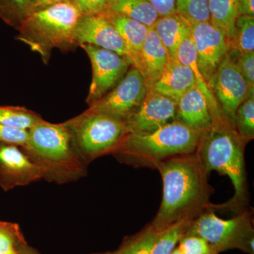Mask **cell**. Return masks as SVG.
<instances>
[{"instance_id": "6da1fadb", "label": "cell", "mask_w": 254, "mask_h": 254, "mask_svg": "<svg viewBox=\"0 0 254 254\" xmlns=\"http://www.w3.org/2000/svg\"><path fill=\"white\" fill-rule=\"evenodd\" d=\"M163 198L150 224L163 230L183 220H193L210 208L214 190L208 173L196 153L177 155L158 164Z\"/></svg>"}, {"instance_id": "7a4b0ae2", "label": "cell", "mask_w": 254, "mask_h": 254, "mask_svg": "<svg viewBox=\"0 0 254 254\" xmlns=\"http://www.w3.org/2000/svg\"><path fill=\"white\" fill-rule=\"evenodd\" d=\"M28 131V141L21 148L40 169L42 178L64 185L86 176L88 165L78 154L64 123L41 119Z\"/></svg>"}, {"instance_id": "3957f363", "label": "cell", "mask_w": 254, "mask_h": 254, "mask_svg": "<svg viewBox=\"0 0 254 254\" xmlns=\"http://www.w3.org/2000/svg\"><path fill=\"white\" fill-rule=\"evenodd\" d=\"M246 145L232 127H212L202 133L196 153L205 170L226 175L233 185L234 195L222 204L212 203L214 211L239 214L249 209L250 195L245 159Z\"/></svg>"}, {"instance_id": "277c9868", "label": "cell", "mask_w": 254, "mask_h": 254, "mask_svg": "<svg viewBox=\"0 0 254 254\" xmlns=\"http://www.w3.org/2000/svg\"><path fill=\"white\" fill-rule=\"evenodd\" d=\"M202 133L175 120L148 133L128 132L111 155L132 168L155 170L167 159L195 153Z\"/></svg>"}, {"instance_id": "5b68a950", "label": "cell", "mask_w": 254, "mask_h": 254, "mask_svg": "<svg viewBox=\"0 0 254 254\" xmlns=\"http://www.w3.org/2000/svg\"><path fill=\"white\" fill-rule=\"evenodd\" d=\"M81 16L71 1L37 9L21 21L17 39L41 55L47 63L55 48L66 50L77 46L75 30Z\"/></svg>"}, {"instance_id": "8992f818", "label": "cell", "mask_w": 254, "mask_h": 254, "mask_svg": "<svg viewBox=\"0 0 254 254\" xmlns=\"http://www.w3.org/2000/svg\"><path fill=\"white\" fill-rule=\"evenodd\" d=\"M78 154L86 165L111 155L128 133L125 122L88 109L65 122Z\"/></svg>"}, {"instance_id": "52a82bcc", "label": "cell", "mask_w": 254, "mask_h": 254, "mask_svg": "<svg viewBox=\"0 0 254 254\" xmlns=\"http://www.w3.org/2000/svg\"><path fill=\"white\" fill-rule=\"evenodd\" d=\"M185 235L202 237L219 254L238 250L254 254L253 211L249 208L225 220L209 208L190 222Z\"/></svg>"}, {"instance_id": "ba28073f", "label": "cell", "mask_w": 254, "mask_h": 254, "mask_svg": "<svg viewBox=\"0 0 254 254\" xmlns=\"http://www.w3.org/2000/svg\"><path fill=\"white\" fill-rule=\"evenodd\" d=\"M148 91L143 75L131 66L113 89L89 105L92 111L105 114L125 122L136 112Z\"/></svg>"}, {"instance_id": "9c48e42d", "label": "cell", "mask_w": 254, "mask_h": 254, "mask_svg": "<svg viewBox=\"0 0 254 254\" xmlns=\"http://www.w3.org/2000/svg\"><path fill=\"white\" fill-rule=\"evenodd\" d=\"M80 46L91 60L93 75L86 99L90 105L113 89L132 66L126 58L111 50L93 45Z\"/></svg>"}, {"instance_id": "30bf717a", "label": "cell", "mask_w": 254, "mask_h": 254, "mask_svg": "<svg viewBox=\"0 0 254 254\" xmlns=\"http://www.w3.org/2000/svg\"><path fill=\"white\" fill-rule=\"evenodd\" d=\"M209 86L222 111L235 128L237 108L250 93L254 91H251L230 53L220 64Z\"/></svg>"}, {"instance_id": "8fae6325", "label": "cell", "mask_w": 254, "mask_h": 254, "mask_svg": "<svg viewBox=\"0 0 254 254\" xmlns=\"http://www.w3.org/2000/svg\"><path fill=\"white\" fill-rule=\"evenodd\" d=\"M190 36L196 52L198 68L209 85L230 52V43L225 33L210 22L192 25Z\"/></svg>"}, {"instance_id": "7c38bea8", "label": "cell", "mask_w": 254, "mask_h": 254, "mask_svg": "<svg viewBox=\"0 0 254 254\" xmlns=\"http://www.w3.org/2000/svg\"><path fill=\"white\" fill-rule=\"evenodd\" d=\"M75 40L77 46L93 45L115 52L136 68V60L125 41L103 14L81 16L75 30Z\"/></svg>"}, {"instance_id": "4fadbf2b", "label": "cell", "mask_w": 254, "mask_h": 254, "mask_svg": "<svg viewBox=\"0 0 254 254\" xmlns=\"http://www.w3.org/2000/svg\"><path fill=\"white\" fill-rule=\"evenodd\" d=\"M177 103L148 89L144 99L126 121L128 132L148 133L176 120Z\"/></svg>"}, {"instance_id": "5bb4252c", "label": "cell", "mask_w": 254, "mask_h": 254, "mask_svg": "<svg viewBox=\"0 0 254 254\" xmlns=\"http://www.w3.org/2000/svg\"><path fill=\"white\" fill-rule=\"evenodd\" d=\"M40 169L21 147L0 142V187L5 191L41 180Z\"/></svg>"}, {"instance_id": "9a60e30c", "label": "cell", "mask_w": 254, "mask_h": 254, "mask_svg": "<svg viewBox=\"0 0 254 254\" xmlns=\"http://www.w3.org/2000/svg\"><path fill=\"white\" fill-rule=\"evenodd\" d=\"M175 60L189 66L193 71L195 81H196V87L202 92L208 103L212 120H213V127H219V128H224V127L234 128L225 114L222 111L221 108L219 106L211 88L200 72L198 63H197L196 52H195L194 44L192 41L191 36L185 38L179 46Z\"/></svg>"}, {"instance_id": "2e32d148", "label": "cell", "mask_w": 254, "mask_h": 254, "mask_svg": "<svg viewBox=\"0 0 254 254\" xmlns=\"http://www.w3.org/2000/svg\"><path fill=\"white\" fill-rule=\"evenodd\" d=\"M176 120L201 132L213 127L208 104L202 92L193 87L182 95L177 103Z\"/></svg>"}, {"instance_id": "e0dca14e", "label": "cell", "mask_w": 254, "mask_h": 254, "mask_svg": "<svg viewBox=\"0 0 254 254\" xmlns=\"http://www.w3.org/2000/svg\"><path fill=\"white\" fill-rule=\"evenodd\" d=\"M196 86L193 71L177 60H171L158 81L149 89L178 103L180 98Z\"/></svg>"}, {"instance_id": "ac0fdd59", "label": "cell", "mask_w": 254, "mask_h": 254, "mask_svg": "<svg viewBox=\"0 0 254 254\" xmlns=\"http://www.w3.org/2000/svg\"><path fill=\"white\" fill-rule=\"evenodd\" d=\"M170 61L168 50L150 28L140 55L141 73L148 89L162 76Z\"/></svg>"}, {"instance_id": "d6986e66", "label": "cell", "mask_w": 254, "mask_h": 254, "mask_svg": "<svg viewBox=\"0 0 254 254\" xmlns=\"http://www.w3.org/2000/svg\"><path fill=\"white\" fill-rule=\"evenodd\" d=\"M118 31L136 60V68L141 72L140 55L150 28L131 18L110 11L103 14Z\"/></svg>"}, {"instance_id": "ffe728a7", "label": "cell", "mask_w": 254, "mask_h": 254, "mask_svg": "<svg viewBox=\"0 0 254 254\" xmlns=\"http://www.w3.org/2000/svg\"><path fill=\"white\" fill-rule=\"evenodd\" d=\"M159 39L168 50L171 60L182 41L191 34V26L177 14L159 17L153 26Z\"/></svg>"}, {"instance_id": "44dd1931", "label": "cell", "mask_w": 254, "mask_h": 254, "mask_svg": "<svg viewBox=\"0 0 254 254\" xmlns=\"http://www.w3.org/2000/svg\"><path fill=\"white\" fill-rule=\"evenodd\" d=\"M210 22L225 33L229 43L235 34V24L240 16L239 0H208Z\"/></svg>"}, {"instance_id": "7402d4cb", "label": "cell", "mask_w": 254, "mask_h": 254, "mask_svg": "<svg viewBox=\"0 0 254 254\" xmlns=\"http://www.w3.org/2000/svg\"><path fill=\"white\" fill-rule=\"evenodd\" d=\"M108 11L153 28L159 16L148 0H110Z\"/></svg>"}, {"instance_id": "603a6c76", "label": "cell", "mask_w": 254, "mask_h": 254, "mask_svg": "<svg viewBox=\"0 0 254 254\" xmlns=\"http://www.w3.org/2000/svg\"><path fill=\"white\" fill-rule=\"evenodd\" d=\"M163 230H157L149 222L139 232L125 237L116 250L101 254H150L155 241Z\"/></svg>"}, {"instance_id": "cb8c5ba5", "label": "cell", "mask_w": 254, "mask_h": 254, "mask_svg": "<svg viewBox=\"0 0 254 254\" xmlns=\"http://www.w3.org/2000/svg\"><path fill=\"white\" fill-rule=\"evenodd\" d=\"M235 34L230 43L232 54L254 52V16L240 15L235 24Z\"/></svg>"}, {"instance_id": "d4e9b609", "label": "cell", "mask_w": 254, "mask_h": 254, "mask_svg": "<svg viewBox=\"0 0 254 254\" xmlns=\"http://www.w3.org/2000/svg\"><path fill=\"white\" fill-rule=\"evenodd\" d=\"M235 131L246 145L254 138V93L247 96L235 113Z\"/></svg>"}, {"instance_id": "484cf974", "label": "cell", "mask_w": 254, "mask_h": 254, "mask_svg": "<svg viewBox=\"0 0 254 254\" xmlns=\"http://www.w3.org/2000/svg\"><path fill=\"white\" fill-rule=\"evenodd\" d=\"M42 119L35 112L23 107L0 106V124L28 130Z\"/></svg>"}, {"instance_id": "4316f807", "label": "cell", "mask_w": 254, "mask_h": 254, "mask_svg": "<svg viewBox=\"0 0 254 254\" xmlns=\"http://www.w3.org/2000/svg\"><path fill=\"white\" fill-rule=\"evenodd\" d=\"M192 220H183L164 229L155 241L150 254H171Z\"/></svg>"}, {"instance_id": "83f0119b", "label": "cell", "mask_w": 254, "mask_h": 254, "mask_svg": "<svg viewBox=\"0 0 254 254\" xmlns=\"http://www.w3.org/2000/svg\"><path fill=\"white\" fill-rule=\"evenodd\" d=\"M176 14L190 26L210 22L208 0H175Z\"/></svg>"}, {"instance_id": "f1b7e54d", "label": "cell", "mask_w": 254, "mask_h": 254, "mask_svg": "<svg viewBox=\"0 0 254 254\" xmlns=\"http://www.w3.org/2000/svg\"><path fill=\"white\" fill-rule=\"evenodd\" d=\"M26 244L18 224L0 220V254H21Z\"/></svg>"}, {"instance_id": "f546056e", "label": "cell", "mask_w": 254, "mask_h": 254, "mask_svg": "<svg viewBox=\"0 0 254 254\" xmlns=\"http://www.w3.org/2000/svg\"><path fill=\"white\" fill-rule=\"evenodd\" d=\"M32 11L30 0H0V16L7 22H12V16L16 14L21 24L23 18Z\"/></svg>"}, {"instance_id": "4dcf8cb0", "label": "cell", "mask_w": 254, "mask_h": 254, "mask_svg": "<svg viewBox=\"0 0 254 254\" xmlns=\"http://www.w3.org/2000/svg\"><path fill=\"white\" fill-rule=\"evenodd\" d=\"M177 248L183 254H220L202 237L196 235H183Z\"/></svg>"}, {"instance_id": "1f68e13d", "label": "cell", "mask_w": 254, "mask_h": 254, "mask_svg": "<svg viewBox=\"0 0 254 254\" xmlns=\"http://www.w3.org/2000/svg\"><path fill=\"white\" fill-rule=\"evenodd\" d=\"M28 130L6 126L0 124V142L23 147L28 141Z\"/></svg>"}, {"instance_id": "d6a6232c", "label": "cell", "mask_w": 254, "mask_h": 254, "mask_svg": "<svg viewBox=\"0 0 254 254\" xmlns=\"http://www.w3.org/2000/svg\"><path fill=\"white\" fill-rule=\"evenodd\" d=\"M81 16H95L108 11L110 0H71Z\"/></svg>"}, {"instance_id": "836d02e7", "label": "cell", "mask_w": 254, "mask_h": 254, "mask_svg": "<svg viewBox=\"0 0 254 254\" xmlns=\"http://www.w3.org/2000/svg\"><path fill=\"white\" fill-rule=\"evenodd\" d=\"M232 55H237V59H234L237 67L248 83L251 91H254V52Z\"/></svg>"}, {"instance_id": "e575fe53", "label": "cell", "mask_w": 254, "mask_h": 254, "mask_svg": "<svg viewBox=\"0 0 254 254\" xmlns=\"http://www.w3.org/2000/svg\"><path fill=\"white\" fill-rule=\"evenodd\" d=\"M156 10L159 17L176 14L175 0H148Z\"/></svg>"}, {"instance_id": "d590c367", "label": "cell", "mask_w": 254, "mask_h": 254, "mask_svg": "<svg viewBox=\"0 0 254 254\" xmlns=\"http://www.w3.org/2000/svg\"><path fill=\"white\" fill-rule=\"evenodd\" d=\"M240 15L254 16V0H239Z\"/></svg>"}, {"instance_id": "8d00e7d4", "label": "cell", "mask_w": 254, "mask_h": 254, "mask_svg": "<svg viewBox=\"0 0 254 254\" xmlns=\"http://www.w3.org/2000/svg\"><path fill=\"white\" fill-rule=\"evenodd\" d=\"M65 1H71V0H33V9L36 7L41 9L51 5L65 2Z\"/></svg>"}, {"instance_id": "74e56055", "label": "cell", "mask_w": 254, "mask_h": 254, "mask_svg": "<svg viewBox=\"0 0 254 254\" xmlns=\"http://www.w3.org/2000/svg\"><path fill=\"white\" fill-rule=\"evenodd\" d=\"M21 254H40L38 252L32 247H29L28 244L23 246L21 250Z\"/></svg>"}, {"instance_id": "f35d334b", "label": "cell", "mask_w": 254, "mask_h": 254, "mask_svg": "<svg viewBox=\"0 0 254 254\" xmlns=\"http://www.w3.org/2000/svg\"><path fill=\"white\" fill-rule=\"evenodd\" d=\"M171 254H183L181 252H180V250H179L178 248H177V247L175 249V250H173V252H172Z\"/></svg>"}, {"instance_id": "ab89813d", "label": "cell", "mask_w": 254, "mask_h": 254, "mask_svg": "<svg viewBox=\"0 0 254 254\" xmlns=\"http://www.w3.org/2000/svg\"></svg>"}]
</instances>
